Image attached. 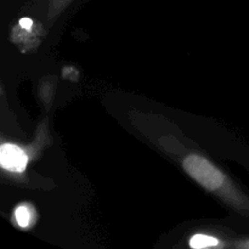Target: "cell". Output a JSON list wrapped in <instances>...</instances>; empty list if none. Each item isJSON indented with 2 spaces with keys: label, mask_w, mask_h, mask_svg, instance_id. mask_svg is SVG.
I'll use <instances>...</instances> for the list:
<instances>
[{
  "label": "cell",
  "mask_w": 249,
  "mask_h": 249,
  "mask_svg": "<svg viewBox=\"0 0 249 249\" xmlns=\"http://www.w3.org/2000/svg\"><path fill=\"white\" fill-rule=\"evenodd\" d=\"M184 168L192 179L196 180L199 185L209 191L220 189L225 182V177L223 173L206 158L198 155H190L189 157L185 158Z\"/></svg>",
  "instance_id": "1"
},
{
  "label": "cell",
  "mask_w": 249,
  "mask_h": 249,
  "mask_svg": "<svg viewBox=\"0 0 249 249\" xmlns=\"http://www.w3.org/2000/svg\"><path fill=\"white\" fill-rule=\"evenodd\" d=\"M28 163L26 152L12 143H2L0 148V164L11 173H23Z\"/></svg>",
  "instance_id": "2"
},
{
  "label": "cell",
  "mask_w": 249,
  "mask_h": 249,
  "mask_svg": "<svg viewBox=\"0 0 249 249\" xmlns=\"http://www.w3.org/2000/svg\"><path fill=\"white\" fill-rule=\"evenodd\" d=\"M219 245V241L215 237H211V236L206 235H195L190 240V247L195 249L199 248H209L215 247Z\"/></svg>",
  "instance_id": "3"
},
{
  "label": "cell",
  "mask_w": 249,
  "mask_h": 249,
  "mask_svg": "<svg viewBox=\"0 0 249 249\" xmlns=\"http://www.w3.org/2000/svg\"><path fill=\"white\" fill-rule=\"evenodd\" d=\"M15 220L21 228H28L32 224V212L27 207H17L15 211Z\"/></svg>",
  "instance_id": "4"
},
{
  "label": "cell",
  "mask_w": 249,
  "mask_h": 249,
  "mask_svg": "<svg viewBox=\"0 0 249 249\" xmlns=\"http://www.w3.org/2000/svg\"><path fill=\"white\" fill-rule=\"evenodd\" d=\"M32 24H33V22H32V19L28 18V17H23V18L19 19V26H21L22 28L31 29Z\"/></svg>",
  "instance_id": "5"
},
{
  "label": "cell",
  "mask_w": 249,
  "mask_h": 249,
  "mask_svg": "<svg viewBox=\"0 0 249 249\" xmlns=\"http://www.w3.org/2000/svg\"><path fill=\"white\" fill-rule=\"evenodd\" d=\"M240 247H243V248H248V249H249V240H248V241H246V242L241 243V245H240Z\"/></svg>",
  "instance_id": "6"
}]
</instances>
